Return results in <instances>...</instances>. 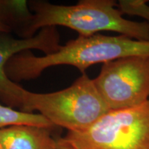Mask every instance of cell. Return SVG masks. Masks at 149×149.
<instances>
[{"label": "cell", "instance_id": "7a4b0ae2", "mask_svg": "<svg viewBox=\"0 0 149 149\" xmlns=\"http://www.w3.org/2000/svg\"><path fill=\"white\" fill-rule=\"evenodd\" d=\"M35 14L27 28L26 37L46 27H68L79 36L88 37L100 31H113L137 40L149 41V24L126 19L113 0H81L74 6L48 2L33 3Z\"/></svg>", "mask_w": 149, "mask_h": 149}, {"label": "cell", "instance_id": "8992f818", "mask_svg": "<svg viewBox=\"0 0 149 149\" xmlns=\"http://www.w3.org/2000/svg\"><path fill=\"white\" fill-rule=\"evenodd\" d=\"M60 47L59 35L55 26L44 28L35 36L24 39L0 37V98L11 107L21 109L23 104L26 90L12 81L6 72V66L13 56L30 49L40 50L48 55Z\"/></svg>", "mask_w": 149, "mask_h": 149}, {"label": "cell", "instance_id": "3957f363", "mask_svg": "<svg viewBox=\"0 0 149 149\" xmlns=\"http://www.w3.org/2000/svg\"><path fill=\"white\" fill-rule=\"evenodd\" d=\"M21 109L26 113L38 111L53 125L68 132L86 129L111 111L85 72L64 90L50 93L26 91Z\"/></svg>", "mask_w": 149, "mask_h": 149}, {"label": "cell", "instance_id": "9c48e42d", "mask_svg": "<svg viewBox=\"0 0 149 149\" xmlns=\"http://www.w3.org/2000/svg\"><path fill=\"white\" fill-rule=\"evenodd\" d=\"M148 0H120L117 3V8L121 13L138 16L149 24V6Z\"/></svg>", "mask_w": 149, "mask_h": 149}, {"label": "cell", "instance_id": "277c9868", "mask_svg": "<svg viewBox=\"0 0 149 149\" xmlns=\"http://www.w3.org/2000/svg\"><path fill=\"white\" fill-rule=\"evenodd\" d=\"M62 138L74 149H149V100L111 110L90 127Z\"/></svg>", "mask_w": 149, "mask_h": 149}, {"label": "cell", "instance_id": "8fae6325", "mask_svg": "<svg viewBox=\"0 0 149 149\" xmlns=\"http://www.w3.org/2000/svg\"><path fill=\"white\" fill-rule=\"evenodd\" d=\"M9 30H10V27L0 20V34L8 33Z\"/></svg>", "mask_w": 149, "mask_h": 149}, {"label": "cell", "instance_id": "ba28073f", "mask_svg": "<svg viewBox=\"0 0 149 149\" xmlns=\"http://www.w3.org/2000/svg\"><path fill=\"white\" fill-rule=\"evenodd\" d=\"M15 125H31L53 128L55 126L40 113L17 111L0 104V129Z\"/></svg>", "mask_w": 149, "mask_h": 149}, {"label": "cell", "instance_id": "52a82bcc", "mask_svg": "<svg viewBox=\"0 0 149 149\" xmlns=\"http://www.w3.org/2000/svg\"><path fill=\"white\" fill-rule=\"evenodd\" d=\"M51 128L31 125H15L0 129L3 149H56L57 139Z\"/></svg>", "mask_w": 149, "mask_h": 149}, {"label": "cell", "instance_id": "7c38bea8", "mask_svg": "<svg viewBox=\"0 0 149 149\" xmlns=\"http://www.w3.org/2000/svg\"><path fill=\"white\" fill-rule=\"evenodd\" d=\"M0 149H3L2 146H1V144H0Z\"/></svg>", "mask_w": 149, "mask_h": 149}, {"label": "cell", "instance_id": "30bf717a", "mask_svg": "<svg viewBox=\"0 0 149 149\" xmlns=\"http://www.w3.org/2000/svg\"><path fill=\"white\" fill-rule=\"evenodd\" d=\"M57 148L56 149H74L72 147L66 143L62 137L57 139Z\"/></svg>", "mask_w": 149, "mask_h": 149}, {"label": "cell", "instance_id": "5b68a950", "mask_svg": "<svg viewBox=\"0 0 149 149\" xmlns=\"http://www.w3.org/2000/svg\"><path fill=\"white\" fill-rule=\"evenodd\" d=\"M93 80L110 110L140 105L149 100V55L128 56L104 64Z\"/></svg>", "mask_w": 149, "mask_h": 149}, {"label": "cell", "instance_id": "6da1fadb", "mask_svg": "<svg viewBox=\"0 0 149 149\" xmlns=\"http://www.w3.org/2000/svg\"><path fill=\"white\" fill-rule=\"evenodd\" d=\"M134 55H149V41L121 35H79L61 46L57 51L42 57H37L29 51L13 56L6 66V72L13 81L35 79L48 67L58 65L74 66L84 73L93 65Z\"/></svg>", "mask_w": 149, "mask_h": 149}]
</instances>
